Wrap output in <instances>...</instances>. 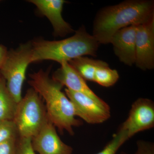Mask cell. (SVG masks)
I'll return each instance as SVG.
<instances>
[{
  "label": "cell",
  "mask_w": 154,
  "mask_h": 154,
  "mask_svg": "<svg viewBox=\"0 0 154 154\" xmlns=\"http://www.w3.org/2000/svg\"><path fill=\"white\" fill-rule=\"evenodd\" d=\"M154 18L153 1H124L105 7L97 13L94 19L93 36L100 44H108L119 30L130 26L142 25Z\"/></svg>",
  "instance_id": "6da1fadb"
},
{
  "label": "cell",
  "mask_w": 154,
  "mask_h": 154,
  "mask_svg": "<svg viewBox=\"0 0 154 154\" xmlns=\"http://www.w3.org/2000/svg\"><path fill=\"white\" fill-rule=\"evenodd\" d=\"M30 78L28 84L45 101L50 121L61 133L66 131L73 135V127L81 126L82 122L76 119L72 103L62 91L63 86L50 77L48 71L40 70L30 74Z\"/></svg>",
  "instance_id": "7a4b0ae2"
},
{
  "label": "cell",
  "mask_w": 154,
  "mask_h": 154,
  "mask_svg": "<svg viewBox=\"0 0 154 154\" xmlns=\"http://www.w3.org/2000/svg\"><path fill=\"white\" fill-rule=\"evenodd\" d=\"M31 42L32 63L49 60L60 64L80 57L96 55L100 44L84 26L65 39L49 41L39 38Z\"/></svg>",
  "instance_id": "3957f363"
},
{
  "label": "cell",
  "mask_w": 154,
  "mask_h": 154,
  "mask_svg": "<svg viewBox=\"0 0 154 154\" xmlns=\"http://www.w3.org/2000/svg\"><path fill=\"white\" fill-rule=\"evenodd\" d=\"M48 119L41 96L34 89H28L17 104L14 121L19 137L30 138L38 133Z\"/></svg>",
  "instance_id": "277c9868"
},
{
  "label": "cell",
  "mask_w": 154,
  "mask_h": 154,
  "mask_svg": "<svg viewBox=\"0 0 154 154\" xmlns=\"http://www.w3.org/2000/svg\"><path fill=\"white\" fill-rule=\"evenodd\" d=\"M31 58L32 45L31 42H29L8 51L0 68V73L5 81L7 89L17 103L22 98V87L26 79L27 68L32 63Z\"/></svg>",
  "instance_id": "5b68a950"
},
{
  "label": "cell",
  "mask_w": 154,
  "mask_h": 154,
  "mask_svg": "<svg viewBox=\"0 0 154 154\" xmlns=\"http://www.w3.org/2000/svg\"><path fill=\"white\" fill-rule=\"evenodd\" d=\"M154 127V103L151 99L140 98L131 105L128 117L120 127L129 139L141 131Z\"/></svg>",
  "instance_id": "8992f818"
},
{
  "label": "cell",
  "mask_w": 154,
  "mask_h": 154,
  "mask_svg": "<svg viewBox=\"0 0 154 154\" xmlns=\"http://www.w3.org/2000/svg\"><path fill=\"white\" fill-rule=\"evenodd\" d=\"M66 95L72 103L76 116L87 123L97 124L103 123L110 116V107L102 106L85 94L65 89Z\"/></svg>",
  "instance_id": "52a82bcc"
},
{
  "label": "cell",
  "mask_w": 154,
  "mask_h": 154,
  "mask_svg": "<svg viewBox=\"0 0 154 154\" xmlns=\"http://www.w3.org/2000/svg\"><path fill=\"white\" fill-rule=\"evenodd\" d=\"M135 64L142 70L154 68V18L138 25L136 35Z\"/></svg>",
  "instance_id": "ba28073f"
},
{
  "label": "cell",
  "mask_w": 154,
  "mask_h": 154,
  "mask_svg": "<svg viewBox=\"0 0 154 154\" xmlns=\"http://www.w3.org/2000/svg\"><path fill=\"white\" fill-rule=\"evenodd\" d=\"M34 151L39 154H72L73 149L59 136L55 127L48 119L37 134L31 139Z\"/></svg>",
  "instance_id": "9c48e42d"
},
{
  "label": "cell",
  "mask_w": 154,
  "mask_h": 154,
  "mask_svg": "<svg viewBox=\"0 0 154 154\" xmlns=\"http://www.w3.org/2000/svg\"><path fill=\"white\" fill-rule=\"evenodd\" d=\"M51 78L67 89L85 94L102 106L110 107L89 88L86 81L68 62L61 64L60 67L54 72Z\"/></svg>",
  "instance_id": "30bf717a"
},
{
  "label": "cell",
  "mask_w": 154,
  "mask_h": 154,
  "mask_svg": "<svg viewBox=\"0 0 154 154\" xmlns=\"http://www.w3.org/2000/svg\"><path fill=\"white\" fill-rule=\"evenodd\" d=\"M29 2L35 5L38 12L46 17L51 23L55 36H64L74 32L71 25L63 18L62 12L64 0H30Z\"/></svg>",
  "instance_id": "8fae6325"
},
{
  "label": "cell",
  "mask_w": 154,
  "mask_h": 154,
  "mask_svg": "<svg viewBox=\"0 0 154 154\" xmlns=\"http://www.w3.org/2000/svg\"><path fill=\"white\" fill-rule=\"evenodd\" d=\"M137 26L133 25L122 28L112 36L110 43L119 59L125 64L132 66L136 59V35Z\"/></svg>",
  "instance_id": "7c38bea8"
},
{
  "label": "cell",
  "mask_w": 154,
  "mask_h": 154,
  "mask_svg": "<svg viewBox=\"0 0 154 154\" xmlns=\"http://www.w3.org/2000/svg\"><path fill=\"white\" fill-rule=\"evenodd\" d=\"M17 104L7 89L5 81L0 77V121H13Z\"/></svg>",
  "instance_id": "4fadbf2b"
},
{
  "label": "cell",
  "mask_w": 154,
  "mask_h": 154,
  "mask_svg": "<svg viewBox=\"0 0 154 154\" xmlns=\"http://www.w3.org/2000/svg\"><path fill=\"white\" fill-rule=\"evenodd\" d=\"M103 62V61L82 56L72 60L68 63L85 81L94 82L95 72Z\"/></svg>",
  "instance_id": "5bb4252c"
},
{
  "label": "cell",
  "mask_w": 154,
  "mask_h": 154,
  "mask_svg": "<svg viewBox=\"0 0 154 154\" xmlns=\"http://www.w3.org/2000/svg\"><path fill=\"white\" fill-rule=\"evenodd\" d=\"M119 77L116 70L110 69L108 64L103 61L95 72L94 82L103 87L108 88L115 85Z\"/></svg>",
  "instance_id": "9a60e30c"
},
{
  "label": "cell",
  "mask_w": 154,
  "mask_h": 154,
  "mask_svg": "<svg viewBox=\"0 0 154 154\" xmlns=\"http://www.w3.org/2000/svg\"><path fill=\"white\" fill-rule=\"evenodd\" d=\"M129 139L126 131L119 127L117 132L113 135L112 140L104 148L95 154H116L119 149Z\"/></svg>",
  "instance_id": "2e32d148"
},
{
  "label": "cell",
  "mask_w": 154,
  "mask_h": 154,
  "mask_svg": "<svg viewBox=\"0 0 154 154\" xmlns=\"http://www.w3.org/2000/svg\"><path fill=\"white\" fill-rule=\"evenodd\" d=\"M19 137L16 125L13 121H0V143Z\"/></svg>",
  "instance_id": "e0dca14e"
},
{
  "label": "cell",
  "mask_w": 154,
  "mask_h": 154,
  "mask_svg": "<svg viewBox=\"0 0 154 154\" xmlns=\"http://www.w3.org/2000/svg\"><path fill=\"white\" fill-rule=\"evenodd\" d=\"M17 154H35L30 138H18L17 141Z\"/></svg>",
  "instance_id": "ac0fdd59"
},
{
  "label": "cell",
  "mask_w": 154,
  "mask_h": 154,
  "mask_svg": "<svg viewBox=\"0 0 154 154\" xmlns=\"http://www.w3.org/2000/svg\"><path fill=\"white\" fill-rule=\"evenodd\" d=\"M137 149L134 154H154V144L151 142L139 140L137 142Z\"/></svg>",
  "instance_id": "d6986e66"
},
{
  "label": "cell",
  "mask_w": 154,
  "mask_h": 154,
  "mask_svg": "<svg viewBox=\"0 0 154 154\" xmlns=\"http://www.w3.org/2000/svg\"><path fill=\"white\" fill-rule=\"evenodd\" d=\"M17 140H9L0 143V154H17Z\"/></svg>",
  "instance_id": "ffe728a7"
},
{
  "label": "cell",
  "mask_w": 154,
  "mask_h": 154,
  "mask_svg": "<svg viewBox=\"0 0 154 154\" xmlns=\"http://www.w3.org/2000/svg\"><path fill=\"white\" fill-rule=\"evenodd\" d=\"M8 51L5 46L0 45V68L2 65Z\"/></svg>",
  "instance_id": "44dd1931"
},
{
  "label": "cell",
  "mask_w": 154,
  "mask_h": 154,
  "mask_svg": "<svg viewBox=\"0 0 154 154\" xmlns=\"http://www.w3.org/2000/svg\"><path fill=\"white\" fill-rule=\"evenodd\" d=\"M120 154H127L126 153L121 152V153H120Z\"/></svg>",
  "instance_id": "7402d4cb"
}]
</instances>
